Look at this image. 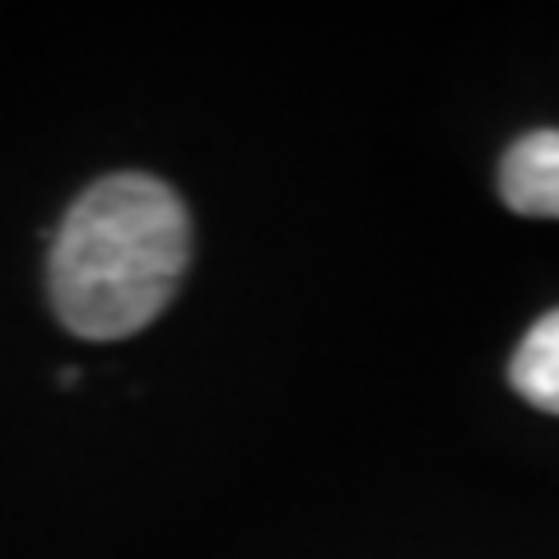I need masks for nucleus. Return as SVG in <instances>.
<instances>
[{
	"instance_id": "3",
	"label": "nucleus",
	"mask_w": 559,
	"mask_h": 559,
	"mask_svg": "<svg viewBox=\"0 0 559 559\" xmlns=\"http://www.w3.org/2000/svg\"><path fill=\"white\" fill-rule=\"evenodd\" d=\"M509 378L536 411L559 415V308L546 312V318L522 336V345L513 349Z\"/></svg>"
},
{
	"instance_id": "4",
	"label": "nucleus",
	"mask_w": 559,
	"mask_h": 559,
	"mask_svg": "<svg viewBox=\"0 0 559 559\" xmlns=\"http://www.w3.org/2000/svg\"><path fill=\"white\" fill-rule=\"evenodd\" d=\"M57 382H61V388H75V382H80V369H61Z\"/></svg>"
},
{
	"instance_id": "2",
	"label": "nucleus",
	"mask_w": 559,
	"mask_h": 559,
	"mask_svg": "<svg viewBox=\"0 0 559 559\" xmlns=\"http://www.w3.org/2000/svg\"><path fill=\"white\" fill-rule=\"evenodd\" d=\"M499 197L513 215L559 219V131H527L499 164Z\"/></svg>"
},
{
	"instance_id": "1",
	"label": "nucleus",
	"mask_w": 559,
	"mask_h": 559,
	"mask_svg": "<svg viewBox=\"0 0 559 559\" xmlns=\"http://www.w3.org/2000/svg\"><path fill=\"white\" fill-rule=\"evenodd\" d=\"M191 261L182 197L150 173H112L66 210L47 285L66 331L121 341L173 304Z\"/></svg>"
}]
</instances>
